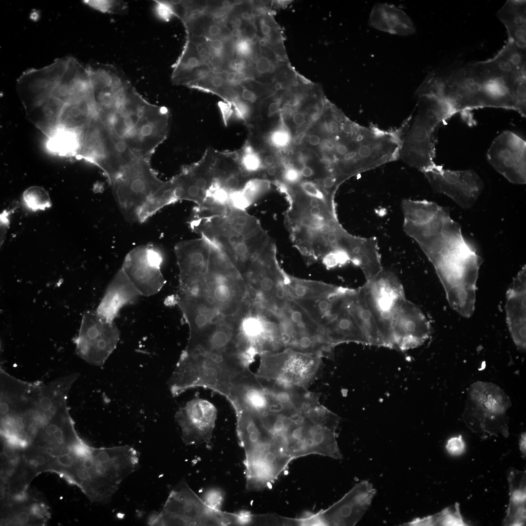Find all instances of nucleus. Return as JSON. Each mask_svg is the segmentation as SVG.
Here are the masks:
<instances>
[{"mask_svg": "<svg viewBox=\"0 0 526 526\" xmlns=\"http://www.w3.org/2000/svg\"><path fill=\"white\" fill-rule=\"evenodd\" d=\"M289 194L290 206L286 222L292 240L301 253L312 261L344 252L352 235L339 224L333 195L320 190Z\"/></svg>", "mask_w": 526, "mask_h": 526, "instance_id": "f257e3e1", "label": "nucleus"}, {"mask_svg": "<svg viewBox=\"0 0 526 526\" xmlns=\"http://www.w3.org/2000/svg\"><path fill=\"white\" fill-rule=\"evenodd\" d=\"M98 117L137 158L150 159L167 138L169 128L168 109L149 102L133 87L121 96L113 109Z\"/></svg>", "mask_w": 526, "mask_h": 526, "instance_id": "f03ea898", "label": "nucleus"}, {"mask_svg": "<svg viewBox=\"0 0 526 526\" xmlns=\"http://www.w3.org/2000/svg\"><path fill=\"white\" fill-rule=\"evenodd\" d=\"M188 291L202 296L227 318H240L250 304L242 276L226 255L213 243L203 278Z\"/></svg>", "mask_w": 526, "mask_h": 526, "instance_id": "7ed1b4c3", "label": "nucleus"}, {"mask_svg": "<svg viewBox=\"0 0 526 526\" xmlns=\"http://www.w3.org/2000/svg\"><path fill=\"white\" fill-rule=\"evenodd\" d=\"M418 99L417 111L410 128V118L406 121L398 158L422 172L435 164L432 138L435 129L454 113L440 100L429 96Z\"/></svg>", "mask_w": 526, "mask_h": 526, "instance_id": "20e7f679", "label": "nucleus"}, {"mask_svg": "<svg viewBox=\"0 0 526 526\" xmlns=\"http://www.w3.org/2000/svg\"><path fill=\"white\" fill-rule=\"evenodd\" d=\"M403 227L429 260L469 244L462 235L460 225L451 217L449 209L437 204L424 210L412 220L404 221Z\"/></svg>", "mask_w": 526, "mask_h": 526, "instance_id": "39448f33", "label": "nucleus"}, {"mask_svg": "<svg viewBox=\"0 0 526 526\" xmlns=\"http://www.w3.org/2000/svg\"><path fill=\"white\" fill-rule=\"evenodd\" d=\"M151 168L150 159L136 158L125 167L111 184L125 219L139 223L147 205L165 184Z\"/></svg>", "mask_w": 526, "mask_h": 526, "instance_id": "423d86ee", "label": "nucleus"}, {"mask_svg": "<svg viewBox=\"0 0 526 526\" xmlns=\"http://www.w3.org/2000/svg\"><path fill=\"white\" fill-rule=\"evenodd\" d=\"M150 526H229L231 513L213 509L181 481L169 493L161 511L152 514Z\"/></svg>", "mask_w": 526, "mask_h": 526, "instance_id": "0eeeda50", "label": "nucleus"}, {"mask_svg": "<svg viewBox=\"0 0 526 526\" xmlns=\"http://www.w3.org/2000/svg\"><path fill=\"white\" fill-rule=\"evenodd\" d=\"M260 356L257 377L286 387L308 390L319 377L324 367L321 357L289 348L263 353Z\"/></svg>", "mask_w": 526, "mask_h": 526, "instance_id": "6e6552de", "label": "nucleus"}, {"mask_svg": "<svg viewBox=\"0 0 526 526\" xmlns=\"http://www.w3.org/2000/svg\"><path fill=\"white\" fill-rule=\"evenodd\" d=\"M79 136L75 155L98 167L111 184L122 169L136 158L117 140L95 113Z\"/></svg>", "mask_w": 526, "mask_h": 526, "instance_id": "1a4fd4ad", "label": "nucleus"}, {"mask_svg": "<svg viewBox=\"0 0 526 526\" xmlns=\"http://www.w3.org/2000/svg\"><path fill=\"white\" fill-rule=\"evenodd\" d=\"M511 405L508 396L498 386L478 381L468 390V398L463 414L465 422L477 432L508 435L506 413Z\"/></svg>", "mask_w": 526, "mask_h": 526, "instance_id": "9d476101", "label": "nucleus"}, {"mask_svg": "<svg viewBox=\"0 0 526 526\" xmlns=\"http://www.w3.org/2000/svg\"><path fill=\"white\" fill-rule=\"evenodd\" d=\"M365 301L377 324L382 347L394 349L392 317L406 297L397 276L384 269L361 287Z\"/></svg>", "mask_w": 526, "mask_h": 526, "instance_id": "9b49d317", "label": "nucleus"}, {"mask_svg": "<svg viewBox=\"0 0 526 526\" xmlns=\"http://www.w3.org/2000/svg\"><path fill=\"white\" fill-rule=\"evenodd\" d=\"M120 332L113 322L94 311L84 313L78 336L75 339L76 354L87 362L100 366L115 348Z\"/></svg>", "mask_w": 526, "mask_h": 526, "instance_id": "f8f14e48", "label": "nucleus"}, {"mask_svg": "<svg viewBox=\"0 0 526 526\" xmlns=\"http://www.w3.org/2000/svg\"><path fill=\"white\" fill-rule=\"evenodd\" d=\"M239 329L242 338L257 355L284 349L279 316L258 304H250L240 319Z\"/></svg>", "mask_w": 526, "mask_h": 526, "instance_id": "ddd939ff", "label": "nucleus"}, {"mask_svg": "<svg viewBox=\"0 0 526 526\" xmlns=\"http://www.w3.org/2000/svg\"><path fill=\"white\" fill-rule=\"evenodd\" d=\"M422 172L435 192L447 195L464 209L473 206L484 188L481 178L471 169L451 170L434 164Z\"/></svg>", "mask_w": 526, "mask_h": 526, "instance_id": "4468645a", "label": "nucleus"}, {"mask_svg": "<svg viewBox=\"0 0 526 526\" xmlns=\"http://www.w3.org/2000/svg\"><path fill=\"white\" fill-rule=\"evenodd\" d=\"M235 412L244 411L262 418L270 414H283L286 408L273 400L255 374L249 368L231 381L226 398Z\"/></svg>", "mask_w": 526, "mask_h": 526, "instance_id": "2eb2a0df", "label": "nucleus"}, {"mask_svg": "<svg viewBox=\"0 0 526 526\" xmlns=\"http://www.w3.org/2000/svg\"><path fill=\"white\" fill-rule=\"evenodd\" d=\"M161 253L150 245H140L126 256L122 269L141 295L149 296L158 292L165 280L160 271Z\"/></svg>", "mask_w": 526, "mask_h": 526, "instance_id": "dca6fc26", "label": "nucleus"}, {"mask_svg": "<svg viewBox=\"0 0 526 526\" xmlns=\"http://www.w3.org/2000/svg\"><path fill=\"white\" fill-rule=\"evenodd\" d=\"M490 165L509 182L526 183V142L512 132L505 131L492 141L487 153Z\"/></svg>", "mask_w": 526, "mask_h": 526, "instance_id": "f3484780", "label": "nucleus"}, {"mask_svg": "<svg viewBox=\"0 0 526 526\" xmlns=\"http://www.w3.org/2000/svg\"><path fill=\"white\" fill-rule=\"evenodd\" d=\"M217 416L215 406L201 398H194L179 408L175 417L183 442L188 446L210 443Z\"/></svg>", "mask_w": 526, "mask_h": 526, "instance_id": "a211bd4d", "label": "nucleus"}, {"mask_svg": "<svg viewBox=\"0 0 526 526\" xmlns=\"http://www.w3.org/2000/svg\"><path fill=\"white\" fill-rule=\"evenodd\" d=\"M394 349L405 351L416 348L428 339L431 324L422 311L405 299L394 314L391 321Z\"/></svg>", "mask_w": 526, "mask_h": 526, "instance_id": "6ab92c4d", "label": "nucleus"}, {"mask_svg": "<svg viewBox=\"0 0 526 526\" xmlns=\"http://www.w3.org/2000/svg\"><path fill=\"white\" fill-rule=\"evenodd\" d=\"M213 149L209 148L199 161L182 168L169 180L176 201L204 203L214 181L211 165Z\"/></svg>", "mask_w": 526, "mask_h": 526, "instance_id": "aec40b11", "label": "nucleus"}, {"mask_svg": "<svg viewBox=\"0 0 526 526\" xmlns=\"http://www.w3.org/2000/svg\"><path fill=\"white\" fill-rule=\"evenodd\" d=\"M211 246L212 243L202 237L181 241L175 245L179 289L190 290L200 282L207 268Z\"/></svg>", "mask_w": 526, "mask_h": 526, "instance_id": "412c9836", "label": "nucleus"}, {"mask_svg": "<svg viewBox=\"0 0 526 526\" xmlns=\"http://www.w3.org/2000/svg\"><path fill=\"white\" fill-rule=\"evenodd\" d=\"M376 490L368 481L354 486L341 499L321 510L327 526H354L371 506Z\"/></svg>", "mask_w": 526, "mask_h": 526, "instance_id": "4be33fe9", "label": "nucleus"}, {"mask_svg": "<svg viewBox=\"0 0 526 526\" xmlns=\"http://www.w3.org/2000/svg\"><path fill=\"white\" fill-rule=\"evenodd\" d=\"M526 267L514 279L506 296V319L512 339L520 349L526 348Z\"/></svg>", "mask_w": 526, "mask_h": 526, "instance_id": "5701e85b", "label": "nucleus"}, {"mask_svg": "<svg viewBox=\"0 0 526 526\" xmlns=\"http://www.w3.org/2000/svg\"><path fill=\"white\" fill-rule=\"evenodd\" d=\"M345 290L333 316L323 328L325 341L334 347L341 343L355 342L369 345L368 340L348 309Z\"/></svg>", "mask_w": 526, "mask_h": 526, "instance_id": "b1692460", "label": "nucleus"}, {"mask_svg": "<svg viewBox=\"0 0 526 526\" xmlns=\"http://www.w3.org/2000/svg\"><path fill=\"white\" fill-rule=\"evenodd\" d=\"M140 295L121 268L108 286L96 311L104 319L113 322L120 310Z\"/></svg>", "mask_w": 526, "mask_h": 526, "instance_id": "393cba45", "label": "nucleus"}, {"mask_svg": "<svg viewBox=\"0 0 526 526\" xmlns=\"http://www.w3.org/2000/svg\"><path fill=\"white\" fill-rule=\"evenodd\" d=\"M213 70L196 43L187 39L182 52L173 65L174 84L188 86Z\"/></svg>", "mask_w": 526, "mask_h": 526, "instance_id": "a878e982", "label": "nucleus"}, {"mask_svg": "<svg viewBox=\"0 0 526 526\" xmlns=\"http://www.w3.org/2000/svg\"><path fill=\"white\" fill-rule=\"evenodd\" d=\"M369 23L376 29L394 35L408 36L415 32L413 23L404 11L386 3H377L373 6Z\"/></svg>", "mask_w": 526, "mask_h": 526, "instance_id": "bb28decb", "label": "nucleus"}, {"mask_svg": "<svg viewBox=\"0 0 526 526\" xmlns=\"http://www.w3.org/2000/svg\"><path fill=\"white\" fill-rule=\"evenodd\" d=\"M95 113L90 90L65 103L59 117V127L79 135Z\"/></svg>", "mask_w": 526, "mask_h": 526, "instance_id": "cd10ccee", "label": "nucleus"}, {"mask_svg": "<svg viewBox=\"0 0 526 526\" xmlns=\"http://www.w3.org/2000/svg\"><path fill=\"white\" fill-rule=\"evenodd\" d=\"M497 16L507 29L508 39L526 48V1L507 0Z\"/></svg>", "mask_w": 526, "mask_h": 526, "instance_id": "c85d7f7f", "label": "nucleus"}, {"mask_svg": "<svg viewBox=\"0 0 526 526\" xmlns=\"http://www.w3.org/2000/svg\"><path fill=\"white\" fill-rule=\"evenodd\" d=\"M526 471L513 469L508 476L509 503L503 524L505 526H520L526 524Z\"/></svg>", "mask_w": 526, "mask_h": 526, "instance_id": "c756f323", "label": "nucleus"}, {"mask_svg": "<svg viewBox=\"0 0 526 526\" xmlns=\"http://www.w3.org/2000/svg\"><path fill=\"white\" fill-rule=\"evenodd\" d=\"M284 286L290 298L302 300L329 297L336 293L340 287L321 282L301 279L288 274Z\"/></svg>", "mask_w": 526, "mask_h": 526, "instance_id": "7c9ffc66", "label": "nucleus"}, {"mask_svg": "<svg viewBox=\"0 0 526 526\" xmlns=\"http://www.w3.org/2000/svg\"><path fill=\"white\" fill-rule=\"evenodd\" d=\"M256 37L263 40L279 57L288 60L281 29L275 20L272 11L254 16Z\"/></svg>", "mask_w": 526, "mask_h": 526, "instance_id": "2f4dec72", "label": "nucleus"}, {"mask_svg": "<svg viewBox=\"0 0 526 526\" xmlns=\"http://www.w3.org/2000/svg\"><path fill=\"white\" fill-rule=\"evenodd\" d=\"M188 87L215 94L230 103L237 96L236 87L227 82L225 71L212 70Z\"/></svg>", "mask_w": 526, "mask_h": 526, "instance_id": "473e14b6", "label": "nucleus"}, {"mask_svg": "<svg viewBox=\"0 0 526 526\" xmlns=\"http://www.w3.org/2000/svg\"><path fill=\"white\" fill-rule=\"evenodd\" d=\"M79 145V135L59 127L48 138L46 147L48 150L56 155L75 156Z\"/></svg>", "mask_w": 526, "mask_h": 526, "instance_id": "72a5a7b5", "label": "nucleus"}, {"mask_svg": "<svg viewBox=\"0 0 526 526\" xmlns=\"http://www.w3.org/2000/svg\"><path fill=\"white\" fill-rule=\"evenodd\" d=\"M407 526H467L461 514L459 504L447 507L432 515L417 518L407 523Z\"/></svg>", "mask_w": 526, "mask_h": 526, "instance_id": "f704fd0d", "label": "nucleus"}, {"mask_svg": "<svg viewBox=\"0 0 526 526\" xmlns=\"http://www.w3.org/2000/svg\"><path fill=\"white\" fill-rule=\"evenodd\" d=\"M23 199L26 206L34 211L44 210L51 206L48 193L39 186L27 188L23 193Z\"/></svg>", "mask_w": 526, "mask_h": 526, "instance_id": "c9c22d12", "label": "nucleus"}, {"mask_svg": "<svg viewBox=\"0 0 526 526\" xmlns=\"http://www.w3.org/2000/svg\"><path fill=\"white\" fill-rule=\"evenodd\" d=\"M93 8L103 13H122L127 9V4L119 0H84Z\"/></svg>", "mask_w": 526, "mask_h": 526, "instance_id": "e433bc0d", "label": "nucleus"}, {"mask_svg": "<svg viewBox=\"0 0 526 526\" xmlns=\"http://www.w3.org/2000/svg\"><path fill=\"white\" fill-rule=\"evenodd\" d=\"M256 38L251 39L241 37L237 39L234 46V52L236 57L249 61L254 52Z\"/></svg>", "mask_w": 526, "mask_h": 526, "instance_id": "4c0bfd02", "label": "nucleus"}, {"mask_svg": "<svg viewBox=\"0 0 526 526\" xmlns=\"http://www.w3.org/2000/svg\"><path fill=\"white\" fill-rule=\"evenodd\" d=\"M224 496L225 493L221 489L213 488L207 490L205 493L202 500L210 508L216 510H221Z\"/></svg>", "mask_w": 526, "mask_h": 526, "instance_id": "58836bf2", "label": "nucleus"}, {"mask_svg": "<svg viewBox=\"0 0 526 526\" xmlns=\"http://www.w3.org/2000/svg\"><path fill=\"white\" fill-rule=\"evenodd\" d=\"M293 524L299 526H327L320 511L317 513L305 512L299 518L293 519Z\"/></svg>", "mask_w": 526, "mask_h": 526, "instance_id": "ea45409f", "label": "nucleus"}, {"mask_svg": "<svg viewBox=\"0 0 526 526\" xmlns=\"http://www.w3.org/2000/svg\"><path fill=\"white\" fill-rule=\"evenodd\" d=\"M155 12L157 16L165 21H169L175 14L169 1L155 0Z\"/></svg>", "mask_w": 526, "mask_h": 526, "instance_id": "a19ab883", "label": "nucleus"}, {"mask_svg": "<svg viewBox=\"0 0 526 526\" xmlns=\"http://www.w3.org/2000/svg\"><path fill=\"white\" fill-rule=\"evenodd\" d=\"M446 449L451 455L458 456L463 454L466 450V444L462 436L459 435L450 438L447 441Z\"/></svg>", "mask_w": 526, "mask_h": 526, "instance_id": "79ce46f5", "label": "nucleus"}, {"mask_svg": "<svg viewBox=\"0 0 526 526\" xmlns=\"http://www.w3.org/2000/svg\"><path fill=\"white\" fill-rule=\"evenodd\" d=\"M290 139L288 132L284 129L274 131L270 136L271 143L275 147L283 148L286 146Z\"/></svg>", "mask_w": 526, "mask_h": 526, "instance_id": "37998d69", "label": "nucleus"}, {"mask_svg": "<svg viewBox=\"0 0 526 526\" xmlns=\"http://www.w3.org/2000/svg\"><path fill=\"white\" fill-rule=\"evenodd\" d=\"M300 170L294 168L289 167L286 169L283 174V178L290 183H295L301 178Z\"/></svg>", "mask_w": 526, "mask_h": 526, "instance_id": "c03bdc74", "label": "nucleus"}, {"mask_svg": "<svg viewBox=\"0 0 526 526\" xmlns=\"http://www.w3.org/2000/svg\"><path fill=\"white\" fill-rule=\"evenodd\" d=\"M281 100L279 99H273L267 105V113L269 116L274 115L281 110Z\"/></svg>", "mask_w": 526, "mask_h": 526, "instance_id": "a18cd8bd", "label": "nucleus"}, {"mask_svg": "<svg viewBox=\"0 0 526 526\" xmlns=\"http://www.w3.org/2000/svg\"><path fill=\"white\" fill-rule=\"evenodd\" d=\"M56 461L63 467H69L72 465L74 460L73 457L69 454H65L57 456Z\"/></svg>", "mask_w": 526, "mask_h": 526, "instance_id": "49530a36", "label": "nucleus"}, {"mask_svg": "<svg viewBox=\"0 0 526 526\" xmlns=\"http://www.w3.org/2000/svg\"><path fill=\"white\" fill-rule=\"evenodd\" d=\"M76 476L80 480L83 482L84 484L87 483L89 479V472L83 467L77 470Z\"/></svg>", "mask_w": 526, "mask_h": 526, "instance_id": "de8ad7c7", "label": "nucleus"}, {"mask_svg": "<svg viewBox=\"0 0 526 526\" xmlns=\"http://www.w3.org/2000/svg\"><path fill=\"white\" fill-rule=\"evenodd\" d=\"M293 122L298 126L302 125L305 121V115L304 113L298 112L295 113L293 116Z\"/></svg>", "mask_w": 526, "mask_h": 526, "instance_id": "09e8293b", "label": "nucleus"}, {"mask_svg": "<svg viewBox=\"0 0 526 526\" xmlns=\"http://www.w3.org/2000/svg\"><path fill=\"white\" fill-rule=\"evenodd\" d=\"M2 452L6 457L10 458L15 455L16 451L13 446L10 445H6L3 447Z\"/></svg>", "mask_w": 526, "mask_h": 526, "instance_id": "8fccbe9b", "label": "nucleus"}, {"mask_svg": "<svg viewBox=\"0 0 526 526\" xmlns=\"http://www.w3.org/2000/svg\"><path fill=\"white\" fill-rule=\"evenodd\" d=\"M301 176L309 178L314 175V170L310 167L304 166L300 170Z\"/></svg>", "mask_w": 526, "mask_h": 526, "instance_id": "3c124183", "label": "nucleus"}, {"mask_svg": "<svg viewBox=\"0 0 526 526\" xmlns=\"http://www.w3.org/2000/svg\"><path fill=\"white\" fill-rule=\"evenodd\" d=\"M30 516L28 513L24 511L20 512L18 515V521L22 524H27L29 521Z\"/></svg>", "mask_w": 526, "mask_h": 526, "instance_id": "603ef678", "label": "nucleus"}, {"mask_svg": "<svg viewBox=\"0 0 526 526\" xmlns=\"http://www.w3.org/2000/svg\"><path fill=\"white\" fill-rule=\"evenodd\" d=\"M519 445H520V449L521 450V451L522 452V453H523L524 456H526V433H524L521 435V438H520V440Z\"/></svg>", "mask_w": 526, "mask_h": 526, "instance_id": "864d4df0", "label": "nucleus"}, {"mask_svg": "<svg viewBox=\"0 0 526 526\" xmlns=\"http://www.w3.org/2000/svg\"><path fill=\"white\" fill-rule=\"evenodd\" d=\"M309 143L313 146H317L320 143V138L316 135H311L308 137Z\"/></svg>", "mask_w": 526, "mask_h": 526, "instance_id": "5fc2aeb1", "label": "nucleus"}, {"mask_svg": "<svg viewBox=\"0 0 526 526\" xmlns=\"http://www.w3.org/2000/svg\"><path fill=\"white\" fill-rule=\"evenodd\" d=\"M35 460H36L38 466H43L46 463L45 458L42 455L37 456L35 458Z\"/></svg>", "mask_w": 526, "mask_h": 526, "instance_id": "6e6d98bb", "label": "nucleus"}, {"mask_svg": "<svg viewBox=\"0 0 526 526\" xmlns=\"http://www.w3.org/2000/svg\"><path fill=\"white\" fill-rule=\"evenodd\" d=\"M46 452L48 454H51L53 452V449H52V448L49 447V448L46 449Z\"/></svg>", "mask_w": 526, "mask_h": 526, "instance_id": "4d7b16f0", "label": "nucleus"}]
</instances>
